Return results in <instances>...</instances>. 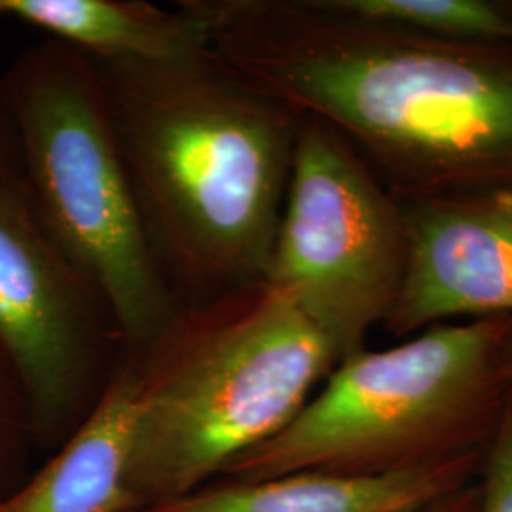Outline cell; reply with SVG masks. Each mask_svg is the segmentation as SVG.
Segmentation results:
<instances>
[{"label":"cell","mask_w":512,"mask_h":512,"mask_svg":"<svg viewBox=\"0 0 512 512\" xmlns=\"http://www.w3.org/2000/svg\"><path fill=\"white\" fill-rule=\"evenodd\" d=\"M92 59L148 245L177 308L262 281L298 112L258 92L209 48L167 61Z\"/></svg>","instance_id":"1"},{"label":"cell","mask_w":512,"mask_h":512,"mask_svg":"<svg viewBox=\"0 0 512 512\" xmlns=\"http://www.w3.org/2000/svg\"><path fill=\"white\" fill-rule=\"evenodd\" d=\"M209 50L258 92L387 152L439 164L512 154V74L372 42L327 2L183 0Z\"/></svg>","instance_id":"2"},{"label":"cell","mask_w":512,"mask_h":512,"mask_svg":"<svg viewBox=\"0 0 512 512\" xmlns=\"http://www.w3.org/2000/svg\"><path fill=\"white\" fill-rule=\"evenodd\" d=\"M129 357L135 406L126 512L219 478L285 429L340 365L329 338L266 281L177 310Z\"/></svg>","instance_id":"3"},{"label":"cell","mask_w":512,"mask_h":512,"mask_svg":"<svg viewBox=\"0 0 512 512\" xmlns=\"http://www.w3.org/2000/svg\"><path fill=\"white\" fill-rule=\"evenodd\" d=\"M507 327L503 319L435 325L401 346L349 355L285 429L219 478L399 475L486 454L509 397Z\"/></svg>","instance_id":"4"},{"label":"cell","mask_w":512,"mask_h":512,"mask_svg":"<svg viewBox=\"0 0 512 512\" xmlns=\"http://www.w3.org/2000/svg\"><path fill=\"white\" fill-rule=\"evenodd\" d=\"M0 88L38 224L105 298L129 353L147 348L179 308L148 245L92 57L46 38L12 61Z\"/></svg>","instance_id":"5"},{"label":"cell","mask_w":512,"mask_h":512,"mask_svg":"<svg viewBox=\"0 0 512 512\" xmlns=\"http://www.w3.org/2000/svg\"><path fill=\"white\" fill-rule=\"evenodd\" d=\"M403 224L329 124L300 122L266 281L329 338L340 363L365 349L403 285Z\"/></svg>","instance_id":"6"},{"label":"cell","mask_w":512,"mask_h":512,"mask_svg":"<svg viewBox=\"0 0 512 512\" xmlns=\"http://www.w3.org/2000/svg\"><path fill=\"white\" fill-rule=\"evenodd\" d=\"M0 346L38 452L50 454L88 420L128 353L105 298L38 224L21 171L0 173Z\"/></svg>","instance_id":"7"},{"label":"cell","mask_w":512,"mask_h":512,"mask_svg":"<svg viewBox=\"0 0 512 512\" xmlns=\"http://www.w3.org/2000/svg\"><path fill=\"white\" fill-rule=\"evenodd\" d=\"M403 285L385 325L395 336L459 315L512 311V194L420 211L404 228Z\"/></svg>","instance_id":"8"},{"label":"cell","mask_w":512,"mask_h":512,"mask_svg":"<svg viewBox=\"0 0 512 512\" xmlns=\"http://www.w3.org/2000/svg\"><path fill=\"white\" fill-rule=\"evenodd\" d=\"M486 454L387 476L302 471L262 480L215 478L190 494L137 512H408L480 476Z\"/></svg>","instance_id":"9"},{"label":"cell","mask_w":512,"mask_h":512,"mask_svg":"<svg viewBox=\"0 0 512 512\" xmlns=\"http://www.w3.org/2000/svg\"><path fill=\"white\" fill-rule=\"evenodd\" d=\"M135 366L126 353L101 401L0 512H126Z\"/></svg>","instance_id":"10"},{"label":"cell","mask_w":512,"mask_h":512,"mask_svg":"<svg viewBox=\"0 0 512 512\" xmlns=\"http://www.w3.org/2000/svg\"><path fill=\"white\" fill-rule=\"evenodd\" d=\"M6 16L46 31L97 59L167 61L209 48L207 29L179 2L6 0Z\"/></svg>","instance_id":"11"},{"label":"cell","mask_w":512,"mask_h":512,"mask_svg":"<svg viewBox=\"0 0 512 512\" xmlns=\"http://www.w3.org/2000/svg\"><path fill=\"white\" fill-rule=\"evenodd\" d=\"M327 4L370 25H414L463 37L512 42V19L478 0H330Z\"/></svg>","instance_id":"12"},{"label":"cell","mask_w":512,"mask_h":512,"mask_svg":"<svg viewBox=\"0 0 512 512\" xmlns=\"http://www.w3.org/2000/svg\"><path fill=\"white\" fill-rule=\"evenodd\" d=\"M35 452L38 444L31 406L16 368L0 346V501L29 478Z\"/></svg>","instance_id":"13"},{"label":"cell","mask_w":512,"mask_h":512,"mask_svg":"<svg viewBox=\"0 0 512 512\" xmlns=\"http://www.w3.org/2000/svg\"><path fill=\"white\" fill-rule=\"evenodd\" d=\"M480 512H512V393L480 471Z\"/></svg>","instance_id":"14"},{"label":"cell","mask_w":512,"mask_h":512,"mask_svg":"<svg viewBox=\"0 0 512 512\" xmlns=\"http://www.w3.org/2000/svg\"><path fill=\"white\" fill-rule=\"evenodd\" d=\"M480 497V480L476 478L471 484L459 488L456 492L408 512H480Z\"/></svg>","instance_id":"15"},{"label":"cell","mask_w":512,"mask_h":512,"mask_svg":"<svg viewBox=\"0 0 512 512\" xmlns=\"http://www.w3.org/2000/svg\"><path fill=\"white\" fill-rule=\"evenodd\" d=\"M19 171L18 139L0 88V173Z\"/></svg>","instance_id":"16"},{"label":"cell","mask_w":512,"mask_h":512,"mask_svg":"<svg viewBox=\"0 0 512 512\" xmlns=\"http://www.w3.org/2000/svg\"><path fill=\"white\" fill-rule=\"evenodd\" d=\"M501 372H503V380L507 389L512 393V334L509 332L505 346H503V353H501Z\"/></svg>","instance_id":"17"},{"label":"cell","mask_w":512,"mask_h":512,"mask_svg":"<svg viewBox=\"0 0 512 512\" xmlns=\"http://www.w3.org/2000/svg\"><path fill=\"white\" fill-rule=\"evenodd\" d=\"M6 16V0H0V18Z\"/></svg>","instance_id":"18"}]
</instances>
